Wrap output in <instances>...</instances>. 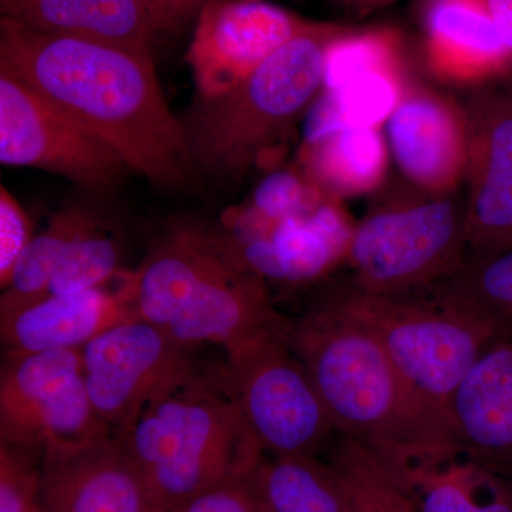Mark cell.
Masks as SVG:
<instances>
[{"label": "cell", "mask_w": 512, "mask_h": 512, "mask_svg": "<svg viewBox=\"0 0 512 512\" xmlns=\"http://www.w3.org/2000/svg\"><path fill=\"white\" fill-rule=\"evenodd\" d=\"M26 512H45V510H43V508L40 507V504L37 503L36 505H33L32 508H29V510Z\"/></svg>", "instance_id": "cell-38"}, {"label": "cell", "mask_w": 512, "mask_h": 512, "mask_svg": "<svg viewBox=\"0 0 512 512\" xmlns=\"http://www.w3.org/2000/svg\"><path fill=\"white\" fill-rule=\"evenodd\" d=\"M137 319L121 279L117 291L104 288L50 295L0 316L6 353L82 349L86 343L127 320Z\"/></svg>", "instance_id": "cell-19"}, {"label": "cell", "mask_w": 512, "mask_h": 512, "mask_svg": "<svg viewBox=\"0 0 512 512\" xmlns=\"http://www.w3.org/2000/svg\"><path fill=\"white\" fill-rule=\"evenodd\" d=\"M311 23L266 0H210L187 53L198 97L234 89Z\"/></svg>", "instance_id": "cell-13"}, {"label": "cell", "mask_w": 512, "mask_h": 512, "mask_svg": "<svg viewBox=\"0 0 512 512\" xmlns=\"http://www.w3.org/2000/svg\"><path fill=\"white\" fill-rule=\"evenodd\" d=\"M386 130L390 153L407 183L433 195L458 191L468 148L464 104L409 82L386 121Z\"/></svg>", "instance_id": "cell-14"}, {"label": "cell", "mask_w": 512, "mask_h": 512, "mask_svg": "<svg viewBox=\"0 0 512 512\" xmlns=\"http://www.w3.org/2000/svg\"><path fill=\"white\" fill-rule=\"evenodd\" d=\"M32 222L8 188L0 187V286L5 289L23 251L32 241Z\"/></svg>", "instance_id": "cell-32"}, {"label": "cell", "mask_w": 512, "mask_h": 512, "mask_svg": "<svg viewBox=\"0 0 512 512\" xmlns=\"http://www.w3.org/2000/svg\"><path fill=\"white\" fill-rule=\"evenodd\" d=\"M156 32H181L210 0H140Z\"/></svg>", "instance_id": "cell-34"}, {"label": "cell", "mask_w": 512, "mask_h": 512, "mask_svg": "<svg viewBox=\"0 0 512 512\" xmlns=\"http://www.w3.org/2000/svg\"><path fill=\"white\" fill-rule=\"evenodd\" d=\"M2 18L45 35L151 53L154 29L140 0H6Z\"/></svg>", "instance_id": "cell-20"}, {"label": "cell", "mask_w": 512, "mask_h": 512, "mask_svg": "<svg viewBox=\"0 0 512 512\" xmlns=\"http://www.w3.org/2000/svg\"><path fill=\"white\" fill-rule=\"evenodd\" d=\"M328 463L339 478L345 512H420L399 478L350 437L338 434Z\"/></svg>", "instance_id": "cell-26"}, {"label": "cell", "mask_w": 512, "mask_h": 512, "mask_svg": "<svg viewBox=\"0 0 512 512\" xmlns=\"http://www.w3.org/2000/svg\"><path fill=\"white\" fill-rule=\"evenodd\" d=\"M96 224H99L96 215L80 207L66 208L53 215L45 231L29 242L13 269L12 278L0 298V316L46 298L66 249Z\"/></svg>", "instance_id": "cell-25"}, {"label": "cell", "mask_w": 512, "mask_h": 512, "mask_svg": "<svg viewBox=\"0 0 512 512\" xmlns=\"http://www.w3.org/2000/svg\"><path fill=\"white\" fill-rule=\"evenodd\" d=\"M190 350L143 319L120 323L80 349L90 400L114 437L123 439L161 397L201 379Z\"/></svg>", "instance_id": "cell-9"}, {"label": "cell", "mask_w": 512, "mask_h": 512, "mask_svg": "<svg viewBox=\"0 0 512 512\" xmlns=\"http://www.w3.org/2000/svg\"><path fill=\"white\" fill-rule=\"evenodd\" d=\"M241 483L265 512H345L335 470L315 456H265Z\"/></svg>", "instance_id": "cell-22"}, {"label": "cell", "mask_w": 512, "mask_h": 512, "mask_svg": "<svg viewBox=\"0 0 512 512\" xmlns=\"http://www.w3.org/2000/svg\"><path fill=\"white\" fill-rule=\"evenodd\" d=\"M349 8L357 10V12H373V10L384 8L390 5L394 0H343Z\"/></svg>", "instance_id": "cell-36"}, {"label": "cell", "mask_w": 512, "mask_h": 512, "mask_svg": "<svg viewBox=\"0 0 512 512\" xmlns=\"http://www.w3.org/2000/svg\"><path fill=\"white\" fill-rule=\"evenodd\" d=\"M0 2H2V3H3V2H6V0H0Z\"/></svg>", "instance_id": "cell-40"}, {"label": "cell", "mask_w": 512, "mask_h": 512, "mask_svg": "<svg viewBox=\"0 0 512 512\" xmlns=\"http://www.w3.org/2000/svg\"><path fill=\"white\" fill-rule=\"evenodd\" d=\"M460 457L512 480V332L478 357L450 406Z\"/></svg>", "instance_id": "cell-17"}, {"label": "cell", "mask_w": 512, "mask_h": 512, "mask_svg": "<svg viewBox=\"0 0 512 512\" xmlns=\"http://www.w3.org/2000/svg\"><path fill=\"white\" fill-rule=\"evenodd\" d=\"M120 248L99 224L74 239L66 249L49 286V295L101 288L120 276Z\"/></svg>", "instance_id": "cell-29"}, {"label": "cell", "mask_w": 512, "mask_h": 512, "mask_svg": "<svg viewBox=\"0 0 512 512\" xmlns=\"http://www.w3.org/2000/svg\"><path fill=\"white\" fill-rule=\"evenodd\" d=\"M22 450L5 441L0 446V512H26L39 503L40 461Z\"/></svg>", "instance_id": "cell-31"}, {"label": "cell", "mask_w": 512, "mask_h": 512, "mask_svg": "<svg viewBox=\"0 0 512 512\" xmlns=\"http://www.w3.org/2000/svg\"><path fill=\"white\" fill-rule=\"evenodd\" d=\"M463 104L467 262L483 261L512 249V87H478Z\"/></svg>", "instance_id": "cell-12"}, {"label": "cell", "mask_w": 512, "mask_h": 512, "mask_svg": "<svg viewBox=\"0 0 512 512\" xmlns=\"http://www.w3.org/2000/svg\"><path fill=\"white\" fill-rule=\"evenodd\" d=\"M484 2L490 10L501 36H503L508 52H510V73H508L507 80L503 83L512 87V0H484Z\"/></svg>", "instance_id": "cell-35"}, {"label": "cell", "mask_w": 512, "mask_h": 512, "mask_svg": "<svg viewBox=\"0 0 512 512\" xmlns=\"http://www.w3.org/2000/svg\"><path fill=\"white\" fill-rule=\"evenodd\" d=\"M424 292L512 332V249L483 261H468L456 275Z\"/></svg>", "instance_id": "cell-27"}, {"label": "cell", "mask_w": 512, "mask_h": 512, "mask_svg": "<svg viewBox=\"0 0 512 512\" xmlns=\"http://www.w3.org/2000/svg\"><path fill=\"white\" fill-rule=\"evenodd\" d=\"M348 264L355 286L376 295L441 284L467 264L464 198L416 188L387 198L356 225Z\"/></svg>", "instance_id": "cell-7"}, {"label": "cell", "mask_w": 512, "mask_h": 512, "mask_svg": "<svg viewBox=\"0 0 512 512\" xmlns=\"http://www.w3.org/2000/svg\"><path fill=\"white\" fill-rule=\"evenodd\" d=\"M121 279L137 319L190 349L202 343L227 349L291 323L272 308L264 279L224 239L200 228L171 229Z\"/></svg>", "instance_id": "cell-3"}, {"label": "cell", "mask_w": 512, "mask_h": 512, "mask_svg": "<svg viewBox=\"0 0 512 512\" xmlns=\"http://www.w3.org/2000/svg\"><path fill=\"white\" fill-rule=\"evenodd\" d=\"M157 512H175V511H157Z\"/></svg>", "instance_id": "cell-39"}, {"label": "cell", "mask_w": 512, "mask_h": 512, "mask_svg": "<svg viewBox=\"0 0 512 512\" xmlns=\"http://www.w3.org/2000/svg\"><path fill=\"white\" fill-rule=\"evenodd\" d=\"M409 82V77L400 74L372 72L322 90L309 109L305 140L343 127H382Z\"/></svg>", "instance_id": "cell-24"}, {"label": "cell", "mask_w": 512, "mask_h": 512, "mask_svg": "<svg viewBox=\"0 0 512 512\" xmlns=\"http://www.w3.org/2000/svg\"><path fill=\"white\" fill-rule=\"evenodd\" d=\"M288 342L336 433L357 441L400 481L460 457L450 424L420 402L362 326L323 302L291 320Z\"/></svg>", "instance_id": "cell-2"}, {"label": "cell", "mask_w": 512, "mask_h": 512, "mask_svg": "<svg viewBox=\"0 0 512 512\" xmlns=\"http://www.w3.org/2000/svg\"><path fill=\"white\" fill-rule=\"evenodd\" d=\"M389 144L380 127H343L305 140L302 171L332 200L377 190L387 170Z\"/></svg>", "instance_id": "cell-21"}, {"label": "cell", "mask_w": 512, "mask_h": 512, "mask_svg": "<svg viewBox=\"0 0 512 512\" xmlns=\"http://www.w3.org/2000/svg\"><path fill=\"white\" fill-rule=\"evenodd\" d=\"M114 437L94 410L80 349L6 353L0 377V439L42 448Z\"/></svg>", "instance_id": "cell-10"}, {"label": "cell", "mask_w": 512, "mask_h": 512, "mask_svg": "<svg viewBox=\"0 0 512 512\" xmlns=\"http://www.w3.org/2000/svg\"><path fill=\"white\" fill-rule=\"evenodd\" d=\"M426 293L429 298L376 295L353 285L325 303L366 329L420 402L451 426L458 387L505 332L493 320Z\"/></svg>", "instance_id": "cell-6"}, {"label": "cell", "mask_w": 512, "mask_h": 512, "mask_svg": "<svg viewBox=\"0 0 512 512\" xmlns=\"http://www.w3.org/2000/svg\"><path fill=\"white\" fill-rule=\"evenodd\" d=\"M424 56L441 82L471 89L505 82L511 67L484 0H450L426 9Z\"/></svg>", "instance_id": "cell-18"}, {"label": "cell", "mask_w": 512, "mask_h": 512, "mask_svg": "<svg viewBox=\"0 0 512 512\" xmlns=\"http://www.w3.org/2000/svg\"><path fill=\"white\" fill-rule=\"evenodd\" d=\"M355 228L342 202L328 200L315 210L239 229L237 237L224 241L265 282L301 285L318 281L348 262Z\"/></svg>", "instance_id": "cell-15"}, {"label": "cell", "mask_w": 512, "mask_h": 512, "mask_svg": "<svg viewBox=\"0 0 512 512\" xmlns=\"http://www.w3.org/2000/svg\"><path fill=\"white\" fill-rule=\"evenodd\" d=\"M352 29L312 22L234 89L198 97L181 119L194 168L225 181L247 173L311 109L330 45Z\"/></svg>", "instance_id": "cell-4"}, {"label": "cell", "mask_w": 512, "mask_h": 512, "mask_svg": "<svg viewBox=\"0 0 512 512\" xmlns=\"http://www.w3.org/2000/svg\"><path fill=\"white\" fill-rule=\"evenodd\" d=\"M0 163L60 175L90 191L109 190L130 171L116 151L2 64Z\"/></svg>", "instance_id": "cell-11"}, {"label": "cell", "mask_w": 512, "mask_h": 512, "mask_svg": "<svg viewBox=\"0 0 512 512\" xmlns=\"http://www.w3.org/2000/svg\"><path fill=\"white\" fill-rule=\"evenodd\" d=\"M332 200L306 177L292 171H279L269 175L259 185L252 198L251 207L242 214L239 229L259 227L272 222L315 210L323 202Z\"/></svg>", "instance_id": "cell-30"}, {"label": "cell", "mask_w": 512, "mask_h": 512, "mask_svg": "<svg viewBox=\"0 0 512 512\" xmlns=\"http://www.w3.org/2000/svg\"><path fill=\"white\" fill-rule=\"evenodd\" d=\"M39 504L45 512H157L119 437L46 447Z\"/></svg>", "instance_id": "cell-16"}, {"label": "cell", "mask_w": 512, "mask_h": 512, "mask_svg": "<svg viewBox=\"0 0 512 512\" xmlns=\"http://www.w3.org/2000/svg\"><path fill=\"white\" fill-rule=\"evenodd\" d=\"M0 64L119 154L128 170L175 187L192 165L181 119L151 53L45 35L0 19Z\"/></svg>", "instance_id": "cell-1"}, {"label": "cell", "mask_w": 512, "mask_h": 512, "mask_svg": "<svg viewBox=\"0 0 512 512\" xmlns=\"http://www.w3.org/2000/svg\"><path fill=\"white\" fill-rule=\"evenodd\" d=\"M121 440L156 511L244 480L266 456L221 376H202L161 397Z\"/></svg>", "instance_id": "cell-5"}, {"label": "cell", "mask_w": 512, "mask_h": 512, "mask_svg": "<svg viewBox=\"0 0 512 512\" xmlns=\"http://www.w3.org/2000/svg\"><path fill=\"white\" fill-rule=\"evenodd\" d=\"M420 512H512L511 478L457 457L400 481Z\"/></svg>", "instance_id": "cell-23"}, {"label": "cell", "mask_w": 512, "mask_h": 512, "mask_svg": "<svg viewBox=\"0 0 512 512\" xmlns=\"http://www.w3.org/2000/svg\"><path fill=\"white\" fill-rule=\"evenodd\" d=\"M175 512H265L241 481L205 491Z\"/></svg>", "instance_id": "cell-33"}, {"label": "cell", "mask_w": 512, "mask_h": 512, "mask_svg": "<svg viewBox=\"0 0 512 512\" xmlns=\"http://www.w3.org/2000/svg\"><path fill=\"white\" fill-rule=\"evenodd\" d=\"M288 330L229 346L220 376L265 454L316 457L336 430L308 370L289 346Z\"/></svg>", "instance_id": "cell-8"}, {"label": "cell", "mask_w": 512, "mask_h": 512, "mask_svg": "<svg viewBox=\"0 0 512 512\" xmlns=\"http://www.w3.org/2000/svg\"><path fill=\"white\" fill-rule=\"evenodd\" d=\"M372 72L407 76L403 40L396 30L353 28L338 37L326 56L322 90L335 89L359 74Z\"/></svg>", "instance_id": "cell-28"}, {"label": "cell", "mask_w": 512, "mask_h": 512, "mask_svg": "<svg viewBox=\"0 0 512 512\" xmlns=\"http://www.w3.org/2000/svg\"><path fill=\"white\" fill-rule=\"evenodd\" d=\"M450 2V0H419L420 5H423L424 9H429L431 6L440 5V3Z\"/></svg>", "instance_id": "cell-37"}]
</instances>
